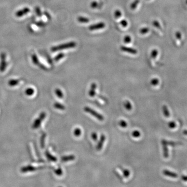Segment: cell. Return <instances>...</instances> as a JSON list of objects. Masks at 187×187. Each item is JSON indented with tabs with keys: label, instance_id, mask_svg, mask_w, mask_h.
Wrapping results in <instances>:
<instances>
[{
	"label": "cell",
	"instance_id": "cell-1",
	"mask_svg": "<svg viewBox=\"0 0 187 187\" xmlns=\"http://www.w3.org/2000/svg\"><path fill=\"white\" fill-rule=\"evenodd\" d=\"M77 43L75 42L71 41L66 43L62 44L59 45L53 46L51 48V50L53 52H57L59 50L69 49V48H73L76 47Z\"/></svg>",
	"mask_w": 187,
	"mask_h": 187
},
{
	"label": "cell",
	"instance_id": "cell-2",
	"mask_svg": "<svg viewBox=\"0 0 187 187\" xmlns=\"http://www.w3.org/2000/svg\"><path fill=\"white\" fill-rule=\"evenodd\" d=\"M84 110L85 111V112L92 115L93 116H94L95 118H96L100 121H102L104 118V116L102 114L98 113L97 111H96L95 110L92 109L91 108H89L88 107H85L84 108Z\"/></svg>",
	"mask_w": 187,
	"mask_h": 187
},
{
	"label": "cell",
	"instance_id": "cell-3",
	"mask_svg": "<svg viewBox=\"0 0 187 187\" xmlns=\"http://www.w3.org/2000/svg\"><path fill=\"white\" fill-rule=\"evenodd\" d=\"M0 71L3 72L7 68V61H6V55L5 53L2 52L0 54Z\"/></svg>",
	"mask_w": 187,
	"mask_h": 187
},
{
	"label": "cell",
	"instance_id": "cell-4",
	"mask_svg": "<svg viewBox=\"0 0 187 187\" xmlns=\"http://www.w3.org/2000/svg\"><path fill=\"white\" fill-rule=\"evenodd\" d=\"M45 113L44 112L41 113L40 114V115H39V117L38 118H37V119L35 120V121H34V123L33 124V125H32V128L34 129L39 128V127L40 126L41 124V123L42 122L44 118H45Z\"/></svg>",
	"mask_w": 187,
	"mask_h": 187
},
{
	"label": "cell",
	"instance_id": "cell-5",
	"mask_svg": "<svg viewBox=\"0 0 187 187\" xmlns=\"http://www.w3.org/2000/svg\"><path fill=\"white\" fill-rule=\"evenodd\" d=\"M106 27V25L103 22H100V23H97L96 24L91 25L89 27V30L90 31H95V30H98L100 29H102Z\"/></svg>",
	"mask_w": 187,
	"mask_h": 187
},
{
	"label": "cell",
	"instance_id": "cell-6",
	"mask_svg": "<svg viewBox=\"0 0 187 187\" xmlns=\"http://www.w3.org/2000/svg\"><path fill=\"white\" fill-rule=\"evenodd\" d=\"M30 11V8L28 7H24V8L20 9V10H18L17 12L15 13V16L17 17H21L23 16H24L25 15H27V14H28Z\"/></svg>",
	"mask_w": 187,
	"mask_h": 187
},
{
	"label": "cell",
	"instance_id": "cell-7",
	"mask_svg": "<svg viewBox=\"0 0 187 187\" xmlns=\"http://www.w3.org/2000/svg\"><path fill=\"white\" fill-rule=\"evenodd\" d=\"M105 140H106V136L104 134H102L100 136L99 140L98 142L97 145L96 146V149L97 151H100L102 150Z\"/></svg>",
	"mask_w": 187,
	"mask_h": 187
},
{
	"label": "cell",
	"instance_id": "cell-8",
	"mask_svg": "<svg viewBox=\"0 0 187 187\" xmlns=\"http://www.w3.org/2000/svg\"><path fill=\"white\" fill-rule=\"evenodd\" d=\"M120 49L122 52H126V53H130V54H133V55H135L138 53V51L135 48L129 47H126L125 46H122L120 47Z\"/></svg>",
	"mask_w": 187,
	"mask_h": 187
},
{
	"label": "cell",
	"instance_id": "cell-9",
	"mask_svg": "<svg viewBox=\"0 0 187 187\" xmlns=\"http://www.w3.org/2000/svg\"><path fill=\"white\" fill-rule=\"evenodd\" d=\"M97 88V84L95 83H92L88 92V95L91 97H94L96 95V90Z\"/></svg>",
	"mask_w": 187,
	"mask_h": 187
},
{
	"label": "cell",
	"instance_id": "cell-10",
	"mask_svg": "<svg viewBox=\"0 0 187 187\" xmlns=\"http://www.w3.org/2000/svg\"><path fill=\"white\" fill-rule=\"evenodd\" d=\"M21 172H31L37 170V168L33 166H24L21 168Z\"/></svg>",
	"mask_w": 187,
	"mask_h": 187
},
{
	"label": "cell",
	"instance_id": "cell-11",
	"mask_svg": "<svg viewBox=\"0 0 187 187\" xmlns=\"http://www.w3.org/2000/svg\"><path fill=\"white\" fill-rule=\"evenodd\" d=\"M163 173L165 176H166L169 177H172V178H177L178 177V174L175 173L174 172H170L169 170H167V169H164L163 171Z\"/></svg>",
	"mask_w": 187,
	"mask_h": 187
},
{
	"label": "cell",
	"instance_id": "cell-12",
	"mask_svg": "<svg viewBox=\"0 0 187 187\" xmlns=\"http://www.w3.org/2000/svg\"><path fill=\"white\" fill-rule=\"evenodd\" d=\"M75 156L74 155H69V156H64L61 158V161L63 162H66L68 161H73L75 159Z\"/></svg>",
	"mask_w": 187,
	"mask_h": 187
},
{
	"label": "cell",
	"instance_id": "cell-13",
	"mask_svg": "<svg viewBox=\"0 0 187 187\" xmlns=\"http://www.w3.org/2000/svg\"><path fill=\"white\" fill-rule=\"evenodd\" d=\"M163 145V156L165 158H168L169 153H168V149L167 145L165 143H162Z\"/></svg>",
	"mask_w": 187,
	"mask_h": 187
},
{
	"label": "cell",
	"instance_id": "cell-14",
	"mask_svg": "<svg viewBox=\"0 0 187 187\" xmlns=\"http://www.w3.org/2000/svg\"><path fill=\"white\" fill-rule=\"evenodd\" d=\"M31 59L32 61L34 64L35 65H39V59L37 58V56L36 55V54H33L31 56Z\"/></svg>",
	"mask_w": 187,
	"mask_h": 187
},
{
	"label": "cell",
	"instance_id": "cell-15",
	"mask_svg": "<svg viewBox=\"0 0 187 187\" xmlns=\"http://www.w3.org/2000/svg\"><path fill=\"white\" fill-rule=\"evenodd\" d=\"M163 109V114L165 117L166 118H169L170 116V113L169 112V110H168V108L167 106L165 105H164L162 107Z\"/></svg>",
	"mask_w": 187,
	"mask_h": 187
},
{
	"label": "cell",
	"instance_id": "cell-16",
	"mask_svg": "<svg viewBox=\"0 0 187 187\" xmlns=\"http://www.w3.org/2000/svg\"><path fill=\"white\" fill-rule=\"evenodd\" d=\"M77 19L79 23H89V19L83 16L78 17Z\"/></svg>",
	"mask_w": 187,
	"mask_h": 187
},
{
	"label": "cell",
	"instance_id": "cell-17",
	"mask_svg": "<svg viewBox=\"0 0 187 187\" xmlns=\"http://www.w3.org/2000/svg\"><path fill=\"white\" fill-rule=\"evenodd\" d=\"M124 106L125 109L128 111H131L132 109V106L130 102H129V100H126L124 102Z\"/></svg>",
	"mask_w": 187,
	"mask_h": 187
},
{
	"label": "cell",
	"instance_id": "cell-18",
	"mask_svg": "<svg viewBox=\"0 0 187 187\" xmlns=\"http://www.w3.org/2000/svg\"><path fill=\"white\" fill-rule=\"evenodd\" d=\"M139 2H140V0H135V1L131 4V9L135 10V9L137 7V6H138V5L139 4Z\"/></svg>",
	"mask_w": 187,
	"mask_h": 187
},
{
	"label": "cell",
	"instance_id": "cell-19",
	"mask_svg": "<svg viewBox=\"0 0 187 187\" xmlns=\"http://www.w3.org/2000/svg\"><path fill=\"white\" fill-rule=\"evenodd\" d=\"M161 143H165V144H166L167 145H172V146H174L175 145H177V144L179 143H177V142H172V141H168L167 140H165V139H163V140H161Z\"/></svg>",
	"mask_w": 187,
	"mask_h": 187
},
{
	"label": "cell",
	"instance_id": "cell-20",
	"mask_svg": "<svg viewBox=\"0 0 187 187\" xmlns=\"http://www.w3.org/2000/svg\"><path fill=\"white\" fill-rule=\"evenodd\" d=\"M19 83V80H11L8 82V84L10 86H14L18 85Z\"/></svg>",
	"mask_w": 187,
	"mask_h": 187
},
{
	"label": "cell",
	"instance_id": "cell-21",
	"mask_svg": "<svg viewBox=\"0 0 187 187\" xmlns=\"http://www.w3.org/2000/svg\"><path fill=\"white\" fill-rule=\"evenodd\" d=\"M55 108L59 110H64L65 109V107H64L63 104H60V103H58V102H56L55 104H54V105Z\"/></svg>",
	"mask_w": 187,
	"mask_h": 187
},
{
	"label": "cell",
	"instance_id": "cell-22",
	"mask_svg": "<svg viewBox=\"0 0 187 187\" xmlns=\"http://www.w3.org/2000/svg\"><path fill=\"white\" fill-rule=\"evenodd\" d=\"M46 156H47L48 159L50 160V161H51L55 162V161H57V159H56V157H55L54 156H52V155L50 154V153L48 152H47L46 153Z\"/></svg>",
	"mask_w": 187,
	"mask_h": 187
},
{
	"label": "cell",
	"instance_id": "cell-23",
	"mask_svg": "<svg viewBox=\"0 0 187 187\" xmlns=\"http://www.w3.org/2000/svg\"><path fill=\"white\" fill-rule=\"evenodd\" d=\"M64 56H65V55H64V53H59V54H58V55L55 57L54 60H55V61H59V60H61V59L64 58Z\"/></svg>",
	"mask_w": 187,
	"mask_h": 187
},
{
	"label": "cell",
	"instance_id": "cell-24",
	"mask_svg": "<svg viewBox=\"0 0 187 187\" xmlns=\"http://www.w3.org/2000/svg\"><path fill=\"white\" fill-rule=\"evenodd\" d=\"M81 133H82V131H81V129L78 128V127L75 129V130L73 131V134L76 137L80 136L81 135Z\"/></svg>",
	"mask_w": 187,
	"mask_h": 187
},
{
	"label": "cell",
	"instance_id": "cell-25",
	"mask_svg": "<svg viewBox=\"0 0 187 187\" xmlns=\"http://www.w3.org/2000/svg\"><path fill=\"white\" fill-rule=\"evenodd\" d=\"M118 125L122 128H126L127 126V123L125 121L121 120L118 122Z\"/></svg>",
	"mask_w": 187,
	"mask_h": 187
},
{
	"label": "cell",
	"instance_id": "cell-26",
	"mask_svg": "<svg viewBox=\"0 0 187 187\" xmlns=\"http://www.w3.org/2000/svg\"><path fill=\"white\" fill-rule=\"evenodd\" d=\"M55 93L58 97L60 98H62L64 97L63 93L60 89H56L55 90Z\"/></svg>",
	"mask_w": 187,
	"mask_h": 187
},
{
	"label": "cell",
	"instance_id": "cell-27",
	"mask_svg": "<svg viewBox=\"0 0 187 187\" xmlns=\"http://www.w3.org/2000/svg\"><path fill=\"white\" fill-rule=\"evenodd\" d=\"M131 135L134 138H139L141 136V134L139 131L135 130V131H133Z\"/></svg>",
	"mask_w": 187,
	"mask_h": 187
},
{
	"label": "cell",
	"instance_id": "cell-28",
	"mask_svg": "<svg viewBox=\"0 0 187 187\" xmlns=\"http://www.w3.org/2000/svg\"><path fill=\"white\" fill-rule=\"evenodd\" d=\"M149 31V29L148 27H144V28L140 29V30H139L140 33L142 34H145L146 33H147Z\"/></svg>",
	"mask_w": 187,
	"mask_h": 187
},
{
	"label": "cell",
	"instance_id": "cell-29",
	"mask_svg": "<svg viewBox=\"0 0 187 187\" xmlns=\"http://www.w3.org/2000/svg\"><path fill=\"white\" fill-rule=\"evenodd\" d=\"M34 93V90L32 88H29L26 91V94L28 96H32Z\"/></svg>",
	"mask_w": 187,
	"mask_h": 187
},
{
	"label": "cell",
	"instance_id": "cell-30",
	"mask_svg": "<svg viewBox=\"0 0 187 187\" xmlns=\"http://www.w3.org/2000/svg\"><path fill=\"white\" fill-rule=\"evenodd\" d=\"M123 174V176L125 178H128L129 175H130V172L129 169H124L122 170Z\"/></svg>",
	"mask_w": 187,
	"mask_h": 187
},
{
	"label": "cell",
	"instance_id": "cell-31",
	"mask_svg": "<svg viewBox=\"0 0 187 187\" xmlns=\"http://www.w3.org/2000/svg\"><path fill=\"white\" fill-rule=\"evenodd\" d=\"M150 83L153 86H156V85H158L159 83V79L157 78H153V79H152L150 82Z\"/></svg>",
	"mask_w": 187,
	"mask_h": 187
},
{
	"label": "cell",
	"instance_id": "cell-32",
	"mask_svg": "<svg viewBox=\"0 0 187 187\" xmlns=\"http://www.w3.org/2000/svg\"><path fill=\"white\" fill-rule=\"evenodd\" d=\"M152 23H153V25L154 27H156V28H158V29H160L161 30H162V27L161 26L160 23H159V22L158 21L154 20Z\"/></svg>",
	"mask_w": 187,
	"mask_h": 187
},
{
	"label": "cell",
	"instance_id": "cell-33",
	"mask_svg": "<svg viewBox=\"0 0 187 187\" xmlns=\"http://www.w3.org/2000/svg\"><path fill=\"white\" fill-rule=\"evenodd\" d=\"M168 126L169 129H174L176 127V124L174 121H170L168 122Z\"/></svg>",
	"mask_w": 187,
	"mask_h": 187
},
{
	"label": "cell",
	"instance_id": "cell-34",
	"mask_svg": "<svg viewBox=\"0 0 187 187\" xmlns=\"http://www.w3.org/2000/svg\"><path fill=\"white\" fill-rule=\"evenodd\" d=\"M158 50L154 49V50H153L151 52V57L152 58H153V59H156V56H158Z\"/></svg>",
	"mask_w": 187,
	"mask_h": 187
},
{
	"label": "cell",
	"instance_id": "cell-35",
	"mask_svg": "<svg viewBox=\"0 0 187 187\" xmlns=\"http://www.w3.org/2000/svg\"><path fill=\"white\" fill-rule=\"evenodd\" d=\"M35 12H36V14L39 17H41L42 16V13L41 10V9L39 8V6H37L35 8Z\"/></svg>",
	"mask_w": 187,
	"mask_h": 187
},
{
	"label": "cell",
	"instance_id": "cell-36",
	"mask_svg": "<svg viewBox=\"0 0 187 187\" xmlns=\"http://www.w3.org/2000/svg\"><path fill=\"white\" fill-rule=\"evenodd\" d=\"M122 16V12L120 10L117 9L114 12V17L116 18H119Z\"/></svg>",
	"mask_w": 187,
	"mask_h": 187
},
{
	"label": "cell",
	"instance_id": "cell-37",
	"mask_svg": "<svg viewBox=\"0 0 187 187\" xmlns=\"http://www.w3.org/2000/svg\"><path fill=\"white\" fill-rule=\"evenodd\" d=\"M131 41V38L129 35H126L124 38V42L125 43H129Z\"/></svg>",
	"mask_w": 187,
	"mask_h": 187
},
{
	"label": "cell",
	"instance_id": "cell-38",
	"mask_svg": "<svg viewBox=\"0 0 187 187\" xmlns=\"http://www.w3.org/2000/svg\"><path fill=\"white\" fill-rule=\"evenodd\" d=\"M55 172L57 176H61L63 174L62 170L60 168H59L55 170Z\"/></svg>",
	"mask_w": 187,
	"mask_h": 187
},
{
	"label": "cell",
	"instance_id": "cell-39",
	"mask_svg": "<svg viewBox=\"0 0 187 187\" xmlns=\"http://www.w3.org/2000/svg\"><path fill=\"white\" fill-rule=\"evenodd\" d=\"M91 138L93 139L94 141H97L98 139V136L97 133L96 132H93L91 134Z\"/></svg>",
	"mask_w": 187,
	"mask_h": 187
},
{
	"label": "cell",
	"instance_id": "cell-40",
	"mask_svg": "<svg viewBox=\"0 0 187 187\" xmlns=\"http://www.w3.org/2000/svg\"><path fill=\"white\" fill-rule=\"evenodd\" d=\"M120 24L123 27H126L127 26V25H128V23H127V21L126 20L123 19V20H122L121 21Z\"/></svg>",
	"mask_w": 187,
	"mask_h": 187
},
{
	"label": "cell",
	"instance_id": "cell-41",
	"mask_svg": "<svg viewBox=\"0 0 187 187\" xmlns=\"http://www.w3.org/2000/svg\"><path fill=\"white\" fill-rule=\"evenodd\" d=\"M98 5V3L96 1H93L91 3V7L93 9L96 8Z\"/></svg>",
	"mask_w": 187,
	"mask_h": 187
},
{
	"label": "cell",
	"instance_id": "cell-42",
	"mask_svg": "<svg viewBox=\"0 0 187 187\" xmlns=\"http://www.w3.org/2000/svg\"><path fill=\"white\" fill-rule=\"evenodd\" d=\"M35 24H36V25H37V26L39 27H44V26H45V24L43 22H42V21L37 22V23H35Z\"/></svg>",
	"mask_w": 187,
	"mask_h": 187
},
{
	"label": "cell",
	"instance_id": "cell-43",
	"mask_svg": "<svg viewBox=\"0 0 187 187\" xmlns=\"http://www.w3.org/2000/svg\"><path fill=\"white\" fill-rule=\"evenodd\" d=\"M176 37L177 39L180 41L181 39V34L180 32H178V31L176 33Z\"/></svg>",
	"mask_w": 187,
	"mask_h": 187
},
{
	"label": "cell",
	"instance_id": "cell-44",
	"mask_svg": "<svg viewBox=\"0 0 187 187\" xmlns=\"http://www.w3.org/2000/svg\"><path fill=\"white\" fill-rule=\"evenodd\" d=\"M44 15H45L46 17H47V18L48 19H51V16H50V13H48V12H44Z\"/></svg>",
	"mask_w": 187,
	"mask_h": 187
},
{
	"label": "cell",
	"instance_id": "cell-45",
	"mask_svg": "<svg viewBox=\"0 0 187 187\" xmlns=\"http://www.w3.org/2000/svg\"><path fill=\"white\" fill-rule=\"evenodd\" d=\"M42 138H43V139H42L41 140V147H42V148H43L44 146V139L45 138V134L43 135V136L42 137Z\"/></svg>",
	"mask_w": 187,
	"mask_h": 187
},
{
	"label": "cell",
	"instance_id": "cell-46",
	"mask_svg": "<svg viewBox=\"0 0 187 187\" xmlns=\"http://www.w3.org/2000/svg\"><path fill=\"white\" fill-rule=\"evenodd\" d=\"M181 179H183V180H184L185 181H187V177L186 176H184V175L181 176Z\"/></svg>",
	"mask_w": 187,
	"mask_h": 187
},
{
	"label": "cell",
	"instance_id": "cell-47",
	"mask_svg": "<svg viewBox=\"0 0 187 187\" xmlns=\"http://www.w3.org/2000/svg\"><path fill=\"white\" fill-rule=\"evenodd\" d=\"M184 134L185 135H187V131L186 130H185V131H184Z\"/></svg>",
	"mask_w": 187,
	"mask_h": 187
},
{
	"label": "cell",
	"instance_id": "cell-48",
	"mask_svg": "<svg viewBox=\"0 0 187 187\" xmlns=\"http://www.w3.org/2000/svg\"></svg>",
	"mask_w": 187,
	"mask_h": 187
}]
</instances>
